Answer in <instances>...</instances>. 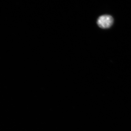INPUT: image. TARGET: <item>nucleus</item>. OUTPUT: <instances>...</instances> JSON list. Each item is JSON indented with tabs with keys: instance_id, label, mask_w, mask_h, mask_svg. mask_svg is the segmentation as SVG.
<instances>
[{
	"instance_id": "obj_1",
	"label": "nucleus",
	"mask_w": 131,
	"mask_h": 131,
	"mask_svg": "<svg viewBox=\"0 0 131 131\" xmlns=\"http://www.w3.org/2000/svg\"><path fill=\"white\" fill-rule=\"evenodd\" d=\"M114 19L111 15H101L97 19V24L99 27L103 29L110 28L113 24Z\"/></svg>"
}]
</instances>
